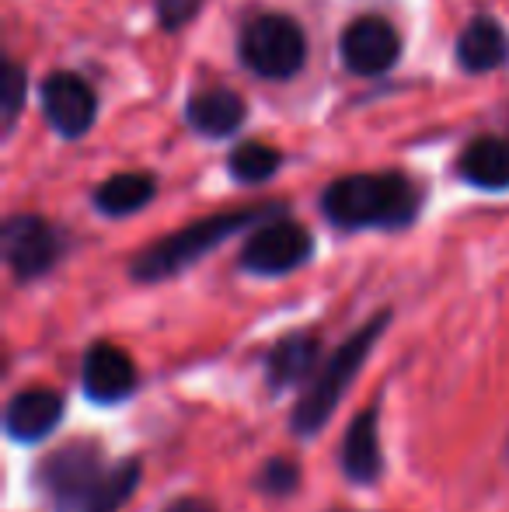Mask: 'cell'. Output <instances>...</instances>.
Masks as SVG:
<instances>
[{"mask_svg": "<svg viewBox=\"0 0 509 512\" xmlns=\"http://www.w3.org/2000/svg\"><path fill=\"white\" fill-rule=\"evenodd\" d=\"M140 474L136 457L109 464L95 443H67L42 460L35 481L56 512H119L140 485Z\"/></svg>", "mask_w": 509, "mask_h": 512, "instance_id": "1", "label": "cell"}, {"mask_svg": "<svg viewBox=\"0 0 509 512\" xmlns=\"http://www.w3.org/2000/svg\"><path fill=\"white\" fill-rule=\"evenodd\" d=\"M422 192L398 171L335 178L321 192V213L339 230H401L419 216Z\"/></svg>", "mask_w": 509, "mask_h": 512, "instance_id": "2", "label": "cell"}, {"mask_svg": "<svg viewBox=\"0 0 509 512\" xmlns=\"http://www.w3.org/2000/svg\"><path fill=\"white\" fill-rule=\"evenodd\" d=\"M269 213H283V206L269 203V206H252V209H231V213H213L206 220H196L189 227L175 230V234L161 237L150 248H143L140 255L129 265V276L136 283H161V279H171L178 272H185L189 265H196L199 258L210 255L217 244H224L227 237L241 234L252 223L265 220Z\"/></svg>", "mask_w": 509, "mask_h": 512, "instance_id": "3", "label": "cell"}, {"mask_svg": "<svg viewBox=\"0 0 509 512\" xmlns=\"http://www.w3.org/2000/svg\"><path fill=\"white\" fill-rule=\"evenodd\" d=\"M387 324H391V310H381V314L370 317L363 328H356L353 335H349L346 342L328 356V363L314 373V380L304 387L300 401L293 405V415H290L293 436L311 439L325 429L328 418H332L335 408H339L342 394L353 387L356 373H360L363 363L370 359V352H374L377 338L384 335Z\"/></svg>", "mask_w": 509, "mask_h": 512, "instance_id": "4", "label": "cell"}, {"mask_svg": "<svg viewBox=\"0 0 509 512\" xmlns=\"http://www.w3.org/2000/svg\"><path fill=\"white\" fill-rule=\"evenodd\" d=\"M241 60L265 81H290L307 60V39L286 14H258L241 32Z\"/></svg>", "mask_w": 509, "mask_h": 512, "instance_id": "5", "label": "cell"}, {"mask_svg": "<svg viewBox=\"0 0 509 512\" xmlns=\"http://www.w3.org/2000/svg\"><path fill=\"white\" fill-rule=\"evenodd\" d=\"M4 262L18 283H32L53 272L67 255V234L35 213H14L0 227Z\"/></svg>", "mask_w": 509, "mask_h": 512, "instance_id": "6", "label": "cell"}, {"mask_svg": "<svg viewBox=\"0 0 509 512\" xmlns=\"http://www.w3.org/2000/svg\"><path fill=\"white\" fill-rule=\"evenodd\" d=\"M314 237L307 227H300L297 220L286 216H272L241 248V269L252 276H286V272L300 269L311 258Z\"/></svg>", "mask_w": 509, "mask_h": 512, "instance_id": "7", "label": "cell"}, {"mask_svg": "<svg viewBox=\"0 0 509 512\" xmlns=\"http://www.w3.org/2000/svg\"><path fill=\"white\" fill-rule=\"evenodd\" d=\"M39 102L46 122L60 136H67V140H77V136H84L95 126V115H98L95 88L84 77L70 74V70H56V74H49L42 81Z\"/></svg>", "mask_w": 509, "mask_h": 512, "instance_id": "8", "label": "cell"}, {"mask_svg": "<svg viewBox=\"0 0 509 512\" xmlns=\"http://www.w3.org/2000/svg\"><path fill=\"white\" fill-rule=\"evenodd\" d=\"M339 49H342V63H346L353 74L381 77L398 63L401 39L391 28V21L377 18V14H367V18H356L353 25H346Z\"/></svg>", "mask_w": 509, "mask_h": 512, "instance_id": "9", "label": "cell"}, {"mask_svg": "<svg viewBox=\"0 0 509 512\" xmlns=\"http://www.w3.org/2000/svg\"><path fill=\"white\" fill-rule=\"evenodd\" d=\"M84 394L98 405H116L136 391V366L126 349L112 342H95L84 356L81 370Z\"/></svg>", "mask_w": 509, "mask_h": 512, "instance_id": "10", "label": "cell"}, {"mask_svg": "<svg viewBox=\"0 0 509 512\" xmlns=\"http://www.w3.org/2000/svg\"><path fill=\"white\" fill-rule=\"evenodd\" d=\"M63 418V394L49 387H28L7 401L4 429L14 443H39L60 425Z\"/></svg>", "mask_w": 509, "mask_h": 512, "instance_id": "11", "label": "cell"}, {"mask_svg": "<svg viewBox=\"0 0 509 512\" xmlns=\"http://www.w3.org/2000/svg\"><path fill=\"white\" fill-rule=\"evenodd\" d=\"M339 464H342V474H346L353 485H374L384 474L381 436H377V408H363L360 415L349 422L346 439H342Z\"/></svg>", "mask_w": 509, "mask_h": 512, "instance_id": "12", "label": "cell"}, {"mask_svg": "<svg viewBox=\"0 0 509 512\" xmlns=\"http://www.w3.org/2000/svg\"><path fill=\"white\" fill-rule=\"evenodd\" d=\"M457 175L485 192L509 189V140L506 136H478L457 157Z\"/></svg>", "mask_w": 509, "mask_h": 512, "instance_id": "13", "label": "cell"}, {"mask_svg": "<svg viewBox=\"0 0 509 512\" xmlns=\"http://www.w3.org/2000/svg\"><path fill=\"white\" fill-rule=\"evenodd\" d=\"M185 119L199 136L220 140V136H231L245 122V102L231 88H203L189 98Z\"/></svg>", "mask_w": 509, "mask_h": 512, "instance_id": "14", "label": "cell"}, {"mask_svg": "<svg viewBox=\"0 0 509 512\" xmlns=\"http://www.w3.org/2000/svg\"><path fill=\"white\" fill-rule=\"evenodd\" d=\"M318 366V338L297 331V335L279 338L265 356V380L272 391H286V387L307 380Z\"/></svg>", "mask_w": 509, "mask_h": 512, "instance_id": "15", "label": "cell"}, {"mask_svg": "<svg viewBox=\"0 0 509 512\" xmlns=\"http://www.w3.org/2000/svg\"><path fill=\"white\" fill-rule=\"evenodd\" d=\"M509 60V35L492 18H475L457 39V63L468 74H489Z\"/></svg>", "mask_w": 509, "mask_h": 512, "instance_id": "16", "label": "cell"}, {"mask_svg": "<svg viewBox=\"0 0 509 512\" xmlns=\"http://www.w3.org/2000/svg\"><path fill=\"white\" fill-rule=\"evenodd\" d=\"M154 192V175H147V171H123V175L105 178L95 189V196H91V203H95L102 216H129L147 206L154 199Z\"/></svg>", "mask_w": 509, "mask_h": 512, "instance_id": "17", "label": "cell"}, {"mask_svg": "<svg viewBox=\"0 0 509 512\" xmlns=\"http://www.w3.org/2000/svg\"><path fill=\"white\" fill-rule=\"evenodd\" d=\"M279 164H283L279 150H272L269 143H255V140L234 147L231 157H227L231 175L245 185H258V182H265V178H272L279 171Z\"/></svg>", "mask_w": 509, "mask_h": 512, "instance_id": "18", "label": "cell"}, {"mask_svg": "<svg viewBox=\"0 0 509 512\" xmlns=\"http://www.w3.org/2000/svg\"><path fill=\"white\" fill-rule=\"evenodd\" d=\"M25 105V70L18 63H4V77H0V112H4V133H11L18 112Z\"/></svg>", "mask_w": 509, "mask_h": 512, "instance_id": "19", "label": "cell"}, {"mask_svg": "<svg viewBox=\"0 0 509 512\" xmlns=\"http://www.w3.org/2000/svg\"><path fill=\"white\" fill-rule=\"evenodd\" d=\"M297 485H300V467L283 457L269 460L255 478V488L265 495H290V492H297Z\"/></svg>", "mask_w": 509, "mask_h": 512, "instance_id": "20", "label": "cell"}, {"mask_svg": "<svg viewBox=\"0 0 509 512\" xmlns=\"http://www.w3.org/2000/svg\"><path fill=\"white\" fill-rule=\"evenodd\" d=\"M154 7L164 32H178L203 11V0H154Z\"/></svg>", "mask_w": 509, "mask_h": 512, "instance_id": "21", "label": "cell"}, {"mask_svg": "<svg viewBox=\"0 0 509 512\" xmlns=\"http://www.w3.org/2000/svg\"><path fill=\"white\" fill-rule=\"evenodd\" d=\"M164 512H217V509L203 499H178V502H171V506H164Z\"/></svg>", "mask_w": 509, "mask_h": 512, "instance_id": "22", "label": "cell"}, {"mask_svg": "<svg viewBox=\"0 0 509 512\" xmlns=\"http://www.w3.org/2000/svg\"><path fill=\"white\" fill-rule=\"evenodd\" d=\"M335 512H346V509H335Z\"/></svg>", "mask_w": 509, "mask_h": 512, "instance_id": "23", "label": "cell"}]
</instances>
